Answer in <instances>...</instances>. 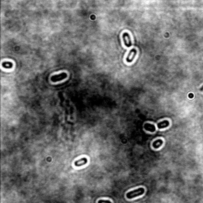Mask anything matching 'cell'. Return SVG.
Returning a JSON list of instances; mask_svg holds the SVG:
<instances>
[{"label": "cell", "mask_w": 203, "mask_h": 203, "mask_svg": "<svg viewBox=\"0 0 203 203\" xmlns=\"http://www.w3.org/2000/svg\"><path fill=\"white\" fill-rule=\"evenodd\" d=\"M144 188H138V189H136L134 190H131L130 192H128L126 194V197L128 199H132V198H134L136 197H138V196H140L142 194H144Z\"/></svg>", "instance_id": "1"}, {"label": "cell", "mask_w": 203, "mask_h": 203, "mask_svg": "<svg viewBox=\"0 0 203 203\" xmlns=\"http://www.w3.org/2000/svg\"><path fill=\"white\" fill-rule=\"evenodd\" d=\"M2 67H3V68H5L10 69V68H12V67H13V64L10 63V62H3V63H2Z\"/></svg>", "instance_id": "9"}, {"label": "cell", "mask_w": 203, "mask_h": 203, "mask_svg": "<svg viewBox=\"0 0 203 203\" xmlns=\"http://www.w3.org/2000/svg\"><path fill=\"white\" fill-rule=\"evenodd\" d=\"M136 52H137V51L136 48H132L130 51V53H128V55L126 57V62L128 63H132L133 61V60H134L135 56H136Z\"/></svg>", "instance_id": "4"}, {"label": "cell", "mask_w": 203, "mask_h": 203, "mask_svg": "<svg viewBox=\"0 0 203 203\" xmlns=\"http://www.w3.org/2000/svg\"><path fill=\"white\" fill-rule=\"evenodd\" d=\"M169 124H170V123H169V122L168 121V120H164V121H163V122H159L158 124H157V126H158L159 128H164L168 127Z\"/></svg>", "instance_id": "7"}, {"label": "cell", "mask_w": 203, "mask_h": 203, "mask_svg": "<svg viewBox=\"0 0 203 203\" xmlns=\"http://www.w3.org/2000/svg\"><path fill=\"white\" fill-rule=\"evenodd\" d=\"M163 144V140L161 139H157L152 143V146L154 148H159Z\"/></svg>", "instance_id": "8"}, {"label": "cell", "mask_w": 203, "mask_h": 203, "mask_svg": "<svg viewBox=\"0 0 203 203\" xmlns=\"http://www.w3.org/2000/svg\"><path fill=\"white\" fill-rule=\"evenodd\" d=\"M68 76V74L65 73V72H63V73H60L59 74V75H55L53 76L52 78H51V81L52 82H59L60 80H63L64 79H66Z\"/></svg>", "instance_id": "2"}, {"label": "cell", "mask_w": 203, "mask_h": 203, "mask_svg": "<svg viewBox=\"0 0 203 203\" xmlns=\"http://www.w3.org/2000/svg\"><path fill=\"white\" fill-rule=\"evenodd\" d=\"M86 164H87V159L86 158H81V159L76 161L75 166L76 167H81V166L85 165Z\"/></svg>", "instance_id": "5"}, {"label": "cell", "mask_w": 203, "mask_h": 203, "mask_svg": "<svg viewBox=\"0 0 203 203\" xmlns=\"http://www.w3.org/2000/svg\"><path fill=\"white\" fill-rule=\"evenodd\" d=\"M144 130H147V131H149V132H155L156 131V127L154 124H150V123H146L144 124Z\"/></svg>", "instance_id": "6"}, {"label": "cell", "mask_w": 203, "mask_h": 203, "mask_svg": "<svg viewBox=\"0 0 203 203\" xmlns=\"http://www.w3.org/2000/svg\"><path fill=\"white\" fill-rule=\"evenodd\" d=\"M192 95H193V94H190V95H189V97H190H190H191V98H192V97H193Z\"/></svg>", "instance_id": "11"}, {"label": "cell", "mask_w": 203, "mask_h": 203, "mask_svg": "<svg viewBox=\"0 0 203 203\" xmlns=\"http://www.w3.org/2000/svg\"><path fill=\"white\" fill-rule=\"evenodd\" d=\"M122 39H123V41L124 43V45L126 46V47H130L132 45V40H131V38L130 36V34H128L127 32H124L122 34Z\"/></svg>", "instance_id": "3"}, {"label": "cell", "mask_w": 203, "mask_h": 203, "mask_svg": "<svg viewBox=\"0 0 203 203\" xmlns=\"http://www.w3.org/2000/svg\"><path fill=\"white\" fill-rule=\"evenodd\" d=\"M98 203H112L110 200H99Z\"/></svg>", "instance_id": "10"}]
</instances>
